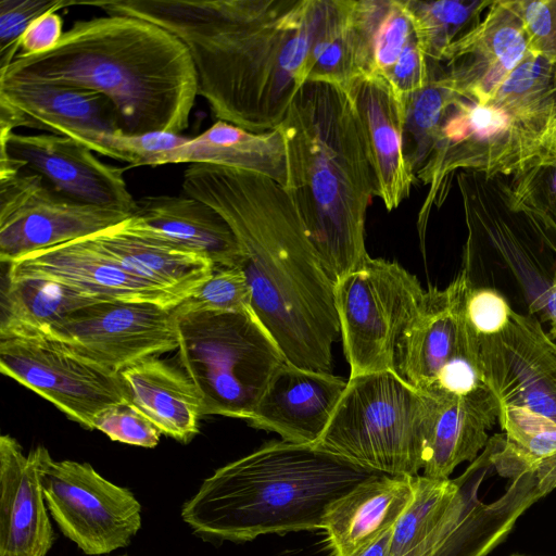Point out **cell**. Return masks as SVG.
<instances>
[{
	"instance_id": "cell-46",
	"label": "cell",
	"mask_w": 556,
	"mask_h": 556,
	"mask_svg": "<svg viewBox=\"0 0 556 556\" xmlns=\"http://www.w3.org/2000/svg\"><path fill=\"white\" fill-rule=\"evenodd\" d=\"M523 315L535 318L551 340L556 342V269L549 287L528 307Z\"/></svg>"
},
{
	"instance_id": "cell-4",
	"label": "cell",
	"mask_w": 556,
	"mask_h": 556,
	"mask_svg": "<svg viewBox=\"0 0 556 556\" xmlns=\"http://www.w3.org/2000/svg\"><path fill=\"white\" fill-rule=\"evenodd\" d=\"M287 185L320 263L333 283L367 256L365 222L375 176L351 92L306 81L281 125Z\"/></svg>"
},
{
	"instance_id": "cell-7",
	"label": "cell",
	"mask_w": 556,
	"mask_h": 556,
	"mask_svg": "<svg viewBox=\"0 0 556 556\" xmlns=\"http://www.w3.org/2000/svg\"><path fill=\"white\" fill-rule=\"evenodd\" d=\"M435 403L393 370L350 377L317 445L375 472L418 476Z\"/></svg>"
},
{
	"instance_id": "cell-15",
	"label": "cell",
	"mask_w": 556,
	"mask_h": 556,
	"mask_svg": "<svg viewBox=\"0 0 556 556\" xmlns=\"http://www.w3.org/2000/svg\"><path fill=\"white\" fill-rule=\"evenodd\" d=\"M478 340L481 370L498 402L556 424V342L542 325L513 309L502 331Z\"/></svg>"
},
{
	"instance_id": "cell-33",
	"label": "cell",
	"mask_w": 556,
	"mask_h": 556,
	"mask_svg": "<svg viewBox=\"0 0 556 556\" xmlns=\"http://www.w3.org/2000/svg\"><path fill=\"white\" fill-rule=\"evenodd\" d=\"M429 61L440 63L445 49L481 20L491 0H402Z\"/></svg>"
},
{
	"instance_id": "cell-19",
	"label": "cell",
	"mask_w": 556,
	"mask_h": 556,
	"mask_svg": "<svg viewBox=\"0 0 556 556\" xmlns=\"http://www.w3.org/2000/svg\"><path fill=\"white\" fill-rule=\"evenodd\" d=\"M529 54L510 0H492L479 23L445 49L440 63L458 94L484 103Z\"/></svg>"
},
{
	"instance_id": "cell-13",
	"label": "cell",
	"mask_w": 556,
	"mask_h": 556,
	"mask_svg": "<svg viewBox=\"0 0 556 556\" xmlns=\"http://www.w3.org/2000/svg\"><path fill=\"white\" fill-rule=\"evenodd\" d=\"M43 336L113 374L178 349L174 307L140 301H97L72 312Z\"/></svg>"
},
{
	"instance_id": "cell-43",
	"label": "cell",
	"mask_w": 556,
	"mask_h": 556,
	"mask_svg": "<svg viewBox=\"0 0 556 556\" xmlns=\"http://www.w3.org/2000/svg\"><path fill=\"white\" fill-rule=\"evenodd\" d=\"M384 77L400 102L403 114L406 101L424 89L430 79L429 61L414 29L400 56Z\"/></svg>"
},
{
	"instance_id": "cell-36",
	"label": "cell",
	"mask_w": 556,
	"mask_h": 556,
	"mask_svg": "<svg viewBox=\"0 0 556 556\" xmlns=\"http://www.w3.org/2000/svg\"><path fill=\"white\" fill-rule=\"evenodd\" d=\"M192 312H239L255 315L252 292L243 270L240 267H215L198 289L174 307L176 315Z\"/></svg>"
},
{
	"instance_id": "cell-35",
	"label": "cell",
	"mask_w": 556,
	"mask_h": 556,
	"mask_svg": "<svg viewBox=\"0 0 556 556\" xmlns=\"http://www.w3.org/2000/svg\"><path fill=\"white\" fill-rule=\"evenodd\" d=\"M506 443L533 468H556V424L528 408L500 403Z\"/></svg>"
},
{
	"instance_id": "cell-34",
	"label": "cell",
	"mask_w": 556,
	"mask_h": 556,
	"mask_svg": "<svg viewBox=\"0 0 556 556\" xmlns=\"http://www.w3.org/2000/svg\"><path fill=\"white\" fill-rule=\"evenodd\" d=\"M457 491L455 479L415 477L413 497L392 528L389 556H403L437 528Z\"/></svg>"
},
{
	"instance_id": "cell-17",
	"label": "cell",
	"mask_w": 556,
	"mask_h": 556,
	"mask_svg": "<svg viewBox=\"0 0 556 556\" xmlns=\"http://www.w3.org/2000/svg\"><path fill=\"white\" fill-rule=\"evenodd\" d=\"M10 279L38 278L96 300L151 302L173 308L182 300L129 271L90 237L27 254L7 264Z\"/></svg>"
},
{
	"instance_id": "cell-31",
	"label": "cell",
	"mask_w": 556,
	"mask_h": 556,
	"mask_svg": "<svg viewBox=\"0 0 556 556\" xmlns=\"http://www.w3.org/2000/svg\"><path fill=\"white\" fill-rule=\"evenodd\" d=\"M358 77L349 27V1L317 0L306 81L330 83L350 91Z\"/></svg>"
},
{
	"instance_id": "cell-5",
	"label": "cell",
	"mask_w": 556,
	"mask_h": 556,
	"mask_svg": "<svg viewBox=\"0 0 556 556\" xmlns=\"http://www.w3.org/2000/svg\"><path fill=\"white\" fill-rule=\"evenodd\" d=\"M376 475L317 444L275 440L215 470L181 518L195 534L218 541L323 530L331 504Z\"/></svg>"
},
{
	"instance_id": "cell-48",
	"label": "cell",
	"mask_w": 556,
	"mask_h": 556,
	"mask_svg": "<svg viewBox=\"0 0 556 556\" xmlns=\"http://www.w3.org/2000/svg\"><path fill=\"white\" fill-rule=\"evenodd\" d=\"M510 556H528V555H521V554H513Z\"/></svg>"
},
{
	"instance_id": "cell-3",
	"label": "cell",
	"mask_w": 556,
	"mask_h": 556,
	"mask_svg": "<svg viewBox=\"0 0 556 556\" xmlns=\"http://www.w3.org/2000/svg\"><path fill=\"white\" fill-rule=\"evenodd\" d=\"M0 80L96 91L110 100L128 135H180L198 96L188 48L164 28L124 15L76 21L51 51L17 54Z\"/></svg>"
},
{
	"instance_id": "cell-12",
	"label": "cell",
	"mask_w": 556,
	"mask_h": 556,
	"mask_svg": "<svg viewBox=\"0 0 556 556\" xmlns=\"http://www.w3.org/2000/svg\"><path fill=\"white\" fill-rule=\"evenodd\" d=\"M0 370L89 430L104 410L130 403L119 374L46 336L0 339Z\"/></svg>"
},
{
	"instance_id": "cell-30",
	"label": "cell",
	"mask_w": 556,
	"mask_h": 556,
	"mask_svg": "<svg viewBox=\"0 0 556 556\" xmlns=\"http://www.w3.org/2000/svg\"><path fill=\"white\" fill-rule=\"evenodd\" d=\"M348 1L357 71L361 76H384L413 33L408 12L402 0Z\"/></svg>"
},
{
	"instance_id": "cell-44",
	"label": "cell",
	"mask_w": 556,
	"mask_h": 556,
	"mask_svg": "<svg viewBox=\"0 0 556 556\" xmlns=\"http://www.w3.org/2000/svg\"><path fill=\"white\" fill-rule=\"evenodd\" d=\"M466 317L477 336L502 331L509 321L513 308L506 299L491 288H471L466 296Z\"/></svg>"
},
{
	"instance_id": "cell-10",
	"label": "cell",
	"mask_w": 556,
	"mask_h": 556,
	"mask_svg": "<svg viewBox=\"0 0 556 556\" xmlns=\"http://www.w3.org/2000/svg\"><path fill=\"white\" fill-rule=\"evenodd\" d=\"M425 289L396 262L369 255L334 283V303L350 377L394 370L397 341Z\"/></svg>"
},
{
	"instance_id": "cell-9",
	"label": "cell",
	"mask_w": 556,
	"mask_h": 556,
	"mask_svg": "<svg viewBox=\"0 0 556 556\" xmlns=\"http://www.w3.org/2000/svg\"><path fill=\"white\" fill-rule=\"evenodd\" d=\"M468 289L463 271L444 289L429 287L397 341L395 372L429 396H467L490 389L478 336L466 317Z\"/></svg>"
},
{
	"instance_id": "cell-26",
	"label": "cell",
	"mask_w": 556,
	"mask_h": 556,
	"mask_svg": "<svg viewBox=\"0 0 556 556\" xmlns=\"http://www.w3.org/2000/svg\"><path fill=\"white\" fill-rule=\"evenodd\" d=\"M90 238L129 271L181 300L215 269L211 261L138 231L127 220Z\"/></svg>"
},
{
	"instance_id": "cell-16",
	"label": "cell",
	"mask_w": 556,
	"mask_h": 556,
	"mask_svg": "<svg viewBox=\"0 0 556 556\" xmlns=\"http://www.w3.org/2000/svg\"><path fill=\"white\" fill-rule=\"evenodd\" d=\"M0 159L39 175L59 194L78 203L131 214L136 199L127 188L125 168L100 161L92 151L54 134L0 136Z\"/></svg>"
},
{
	"instance_id": "cell-2",
	"label": "cell",
	"mask_w": 556,
	"mask_h": 556,
	"mask_svg": "<svg viewBox=\"0 0 556 556\" xmlns=\"http://www.w3.org/2000/svg\"><path fill=\"white\" fill-rule=\"evenodd\" d=\"M181 187L230 226L254 313L286 361L333 374L332 345L341 337L334 283L285 187L253 172L204 163L185 169Z\"/></svg>"
},
{
	"instance_id": "cell-28",
	"label": "cell",
	"mask_w": 556,
	"mask_h": 556,
	"mask_svg": "<svg viewBox=\"0 0 556 556\" xmlns=\"http://www.w3.org/2000/svg\"><path fill=\"white\" fill-rule=\"evenodd\" d=\"M178 163L240 168L287 185V154L279 128L253 132L217 121L168 155L166 164Z\"/></svg>"
},
{
	"instance_id": "cell-47",
	"label": "cell",
	"mask_w": 556,
	"mask_h": 556,
	"mask_svg": "<svg viewBox=\"0 0 556 556\" xmlns=\"http://www.w3.org/2000/svg\"><path fill=\"white\" fill-rule=\"evenodd\" d=\"M392 529L358 549L353 556H389Z\"/></svg>"
},
{
	"instance_id": "cell-38",
	"label": "cell",
	"mask_w": 556,
	"mask_h": 556,
	"mask_svg": "<svg viewBox=\"0 0 556 556\" xmlns=\"http://www.w3.org/2000/svg\"><path fill=\"white\" fill-rule=\"evenodd\" d=\"M189 139L166 131L142 135L100 134L93 152L131 166H160L166 165L168 155Z\"/></svg>"
},
{
	"instance_id": "cell-21",
	"label": "cell",
	"mask_w": 556,
	"mask_h": 556,
	"mask_svg": "<svg viewBox=\"0 0 556 556\" xmlns=\"http://www.w3.org/2000/svg\"><path fill=\"white\" fill-rule=\"evenodd\" d=\"M33 451L0 437V556H47L54 533Z\"/></svg>"
},
{
	"instance_id": "cell-27",
	"label": "cell",
	"mask_w": 556,
	"mask_h": 556,
	"mask_svg": "<svg viewBox=\"0 0 556 556\" xmlns=\"http://www.w3.org/2000/svg\"><path fill=\"white\" fill-rule=\"evenodd\" d=\"M119 375L130 403L161 433L185 444L194 438L202 416V400L186 374L157 357H150Z\"/></svg>"
},
{
	"instance_id": "cell-41",
	"label": "cell",
	"mask_w": 556,
	"mask_h": 556,
	"mask_svg": "<svg viewBox=\"0 0 556 556\" xmlns=\"http://www.w3.org/2000/svg\"><path fill=\"white\" fill-rule=\"evenodd\" d=\"M93 429L113 441L149 448L159 444L162 434L131 403L113 406L101 413L94 419Z\"/></svg>"
},
{
	"instance_id": "cell-45",
	"label": "cell",
	"mask_w": 556,
	"mask_h": 556,
	"mask_svg": "<svg viewBox=\"0 0 556 556\" xmlns=\"http://www.w3.org/2000/svg\"><path fill=\"white\" fill-rule=\"evenodd\" d=\"M63 20L56 12H49L35 20L21 40L22 55H37L54 49L63 36Z\"/></svg>"
},
{
	"instance_id": "cell-11",
	"label": "cell",
	"mask_w": 556,
	"mask_h": 556,
	"mask_svg": "<svg viewBox=\"0 0 556 556\" xmlns=\"http://www.w3.org/2000/svg\"><path fill=\"white\" fill-rule=\"evenodd\" d=\"M33 453L48 510L67 539L91 556L130 543L141 528V505L128 489L88 463L55 460L43 446Z\"/></svg>"
},
{
	"instance_id": "cell-40",
	"label": "cell",
	"mask_w": 556,
	"mask_h": 556,
	"mask_svg": "<svg viewBox=\"0 0 556 556\" xmlns=\"http://www.w3.org/2000/svg\"><path fill=\"white\" fill-rule=\"evenodd\" d=\"M514 205L556 223V163L508 177Z\"/></svg>"
},
{
	"instance_id": "cell-8",
	"label": "cell",
	"mask_w": 556,
	"mask_h": 556,
	"mask_svg": "<svg viewBox=\"0 0 556 556\" xmlns=\"http://www.w3.org/2000/svg\"><path fill=\"white\" fill-rule=\"evenodd\" d=\"M178 359L202 400V415L251 420L273 376L287 363L256 315H176Z\"/></svg>"
},
{
	"instance_id": "cell-37",
	"label": "cell",
	"mask_w": 556,
	"mask_h": 556,
	"mask_svg": "<svg viewBox=\"0 0 556 556\" xmlns=\"http://www.w3.org/2000/svg\"><path fill=\"white\" fill-rule=\"evenodd\" d=\"M403 556H486V547L475 519L451 502L432 533Z\"/></svg>"
},
{
	"instance_id": "cell-20",
	"label": "cell",
	"mask_w": 556,
	"mask_h": 556,
	"mask_svg": "<svg viewBox=\"0 0 556 556\" xmlns=\"http://www.w3.org/2000/svg\"><path fill=\"white\" fill-rule=\"evenodd\" d=\"M333 374L298 368L288 362L273 376L248 424L298 444H317L346 388Z\"/></svg>"
},
{
	"instance_id": "cell-22",
	"label": "cell",
	"mask_w": 556,
	"mask_h": 556,
	"mask_svg": "<svg viewBox=\"0 0 556 556\" xmlns=\"http://www.w3.org/2000/svg\"><path fill=\"white\" fill-rule=\"evenodd\" d=\"M350 92L363 126L374 176L375 197L391 212L409 197L417 181L403 150V114L382 75L358 77Z\"/></svg>"
},
{
	"instance_id": "cell-1",
	"label": "cell",
	"mask_w": 556,
	"mask_h": 556,
	"mask_svg": "<svg viewBox=\"0 0 556 556\" xmlns=\"http://www.w3.org/2000/svg\"><path fill=\"white\" fill-rule=\"evenodd\" d=\"M317 0L81 1L155 24L189 50L198 96L217 121L278 128L301 87Z\"/></svg>"
},
{
	"instance_id": "cell-14",
	"label": "cell",
	"mask_w": 556,
	"mask_h": 556,
	"mask_svg": "<svg viewBox=\"0 0 556 556\" xmlns=\"http://www.w3.org/2000/svg\"><path fill=\"white\" fill-rule=\"evenodd\" d=\"M131 214L78 203L55 192L37 174L22 170L0 179V261L91 237Z\"/></svg>"
},
{
	"instance_id": "cell-25",
	"label": "cell",
	"mask_w": 556,
	"mask_h": 556,
	"mask_svg": "<svg viewBox=\"0 0 556 556\" xmlns=\"http://www.w3.org/2000/svg\"><path fill=\"white\" fill-rule=\"evenodd\" d=\"M434 399L422 475L450 479L458 465L471 463L485 447L488 432L498 419L500 402L491 389L467 396Z\"/></svg>"
},
{
	"instance_id": "cell-42",
	"label": "cell",
	"mask_w": 556,
	"mask_h": 556,
	"mask_svg": "<svg viewBox=\"0 0 556 556\" xmlns=\"http://www.w3.org/2000/svg\"><path fill=\"white\" fill-rule=\"evenodd\" d=\"M535 56L556 59V0H510Z\"/></svg>"
},
{
	"instance_id": "cell-24",
	"label": "cell",
	"mask_w": 556,
	"mask_h": 556,
	"mask_svg": "<svg viewBox=\"0 0 556 556\" xmlns=\"http://www.w3.org/2000/svg\"><path fill=\"white\" fill-rule=\"evenodd\" d=\"M415 477L379 473L333 502L323 522L333 555L353 556L392 529L413 497Z\"/></svg>"
},
{
	"instance_id": "cell-18",
	"label": "cell",
	"mask_w": 556,
	"mask_h": 556,
	"mask_svg": "<svg viewBox=\"0 0 556 556\" xmlns=\"http://www.w3.org/2000/svg\"><path fill=\"white\" fill-rule=\"evenodd\" d=\"M17 127L68 137L92 152L100 134L123 132L114 106L96 91L0 80V135Z\"/></svg>"
},
{
	"instance_id": "cell-29",
	"label": "cell",
	"mask_w": 556,
	"mask_h": 556,
	"mask_svg": "<svg viewBox=\"0 0 556 556\" xmlns=\"http://www.w3.org/2000/svg\"><path fill=\"white\" fill-rule=\"evenodd\" d=\"M4 277L0 339L43 336L72 312L100 301L53 281Z\"/></svg>"
},
{
	"instance_id": "cell-39",
	"label": "cell",
	"mask_w": 556,
	"mask_h": 556,
	"mask_svg": "<svg viewBox=\"0 0 556 556\" xmlns=\"http://www.w3.org/2000/svg\"><path fill=\"white\" fill-rule=\"evenodd\" d=\"M78 5L73 0H1L0 1V72L17 56L21 40L30 24L49 12Z\"/></svg>"
},
{
	"instance_id": "cell-6",
	"label": "cell",
	"mask_w": 556,
	"mask_h": 556,
	"mask_svg": "<svg viewBox=\"0 0 556 556\" xmlns=\"http://www.w3.org/2000/svg\"><path fill=\"white\" fill-rule=\"evenodd\" d=\"M556 163V59L529 54L493 97L477 103L458 96L448 108L434 148L416 174L429 190L417 217L426 233L452 176L472 170L513 176Z\"/></svg>"
},
{
	"instance_id": "cell-32",
	"label": "cell",
	"mask_w": 556,
	"mask_h": 556,
	"mask_svg": "<svg viewBox=\"0 0 556 556\" xmlns=\"http://www.w3.org/2000/svg\"><path fill=\"white\" fill-rule=\"evenodd\" d=\"M429 70L428 85L414 93L403 108V150L415 176L434 148L448 108L460 96L452 88L439 63L429 61Z\"/></svg>"
},
{
	"instance_id": "cell-23",
	"label": "cell",
	"mask_w": 556,
	"mask_h": 556,
	"mask_svg": "<svg viewBox=\"0 0 556 556\" xmlns=\"http://www.w3.org/2000/svg\"><path fill=\"white\" fill-rule=\"evenodd\" d=\"M127 224L143 233L195 253L215 267H240L242 252L224 217L188 195H147L136 200Z\"/></svg>"
}]
</instances>
